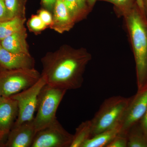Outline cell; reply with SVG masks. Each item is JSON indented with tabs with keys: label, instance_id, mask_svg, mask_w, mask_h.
Returning a JSON list of instances; mask_svg holds the SVG:
<instances>
[{
	"label": "cell",
	"instance_id": "cell-1",
	"mask_svg": "<svg viewBox=\"0 0 147 147\" xmlns=\"http://www.w3.org/2000/svg\"><path fill=\"white\" fill-rule=\"evenodd\" d=\"M91 59L84 48L64 45L42 58L41 75L51 86L67 91L78 89L83 85L84 73Z\"/></svg>",
	"mask_w": 147,
	"mask_h": 147
},
{
	"label": "cell",
	"instance_id": "cell-2",
	"mask_svg": "<svg viewBox=\"0 0 147 147\" xmlns=\"http://www.w3.org/2000/svg\"><path fill=\"white\" fill-rule=\"evenodd\" d=\"M123 14L136 63L137 91L147 87V24L146 18L140 12L137 4L121 12Z\"/></svg>",
	"mask_w": 147,
	"mask_h": 147
},
{
	"label": "cell",
	"instance_id": "cell-3",
	"mask_svg": "<svg viewBox=\"0 0 147 147\" xmlns=\"http://www.w3.org/2000/svg\"><path fill=\"white\" fill-rule=\"evenodd\" d=\"M130 97L116 96L105 99L91 119L92 137L120 125Z\"/></svg>",
	"mask_w": 147,
	"mask_h": 147
},
{
	"label": "cell",
	"instance_id": "cell-4",
	"mask_svg": "<svg viewBox=\"0 0 147 147\" xmlns=\"http://www.w3.org/2000/svg\"><path fill=\"white\" fill-rule=\"evenodd\" d=\"M66 92L47 84L42 88L38 96L36 115L33 120L36 132L57 119V110Z\"/></svg>",
	"mask_w": 147,
	"mask_h": 147
},
{
	"label": "cell",
	"instance_id": "cell-5",
	"mask_svg": "<svg viewBox=\"0 0 147 147\" xmlns=\"http://www.w3.org/2000/svg\"><path fill=\"white\" fill-rule=\"evenodd\" d=\"M41 77L35 69H8L0 67V91L10 97L31 86Z\"/></svg>",
	"mask_w": 147,
	"mask_h": 147
},
{
	"label": "cell",
	"instance_id": "cell-6",
	"mask_svg": "<svg viewBox=\"0 0 147 147\" xmlns=\"http://www.w3.org/2000/svg\"><path fill=\"white\" fill-rule=\"evenodd\" d=\"M46 84L45 78L41 75L39 80L31 86L11 96L17 101L18 108V117L13 126L34 119L38 96Z\"/></svg>",
	"mask_w": 147,
	"mask_h": 147
},
{
	"label": "cell",
	"instance_id": "cell-7",
	"mask_svg": "<svg viewBox=\"0 0 147 147\" xmlns=\"http://www.w3.org/2000/svg\"><path fill=\"white\" fill-rule=\"evenodd\" d=\"M73 137L56 119L37 131L31 147H70Z\"/></svg>",
	"mask_w": 147,
	"mask_h": 147
},
{
	"label": "cell",
	"instance_id": "cell-8",
	"mask_svg": "<svg viewBox=\"0 0 147 147\" xmlns=\"http://www.w3.org/2000/svg\"><path fill=\"white\" fill-rule=\"evenodd\" d=\"M147 108V87L142 90L137 91L136 94L130 97V101L121 121L119 133L127 136L129 129L142 119Z\"/></svg>",
	"mask_w": 147,
	"mask_h": 147
},
{
	"label": "cell",
	"instance_id": "cell-9",
	"mask_svg": "<svg viewBox=\"0 0 147 147\" xmlns=\"http://www.w3.org/2000/svg\"><path fill=\"white\" fill-rule=\"evenodd\" d=\"M34 120V119H33ZM33 120L13 126L8 134L7 140L2 146L30 147L36 134Z\"/></svg>",
	"mask_w": 147,
	"mask_h": 147
},
{
	"label": "cell",
	"instance_id": "cell-10",
	"mask_svg": "<svg viewBox=\"0 0 147 147\" xmlns=\"http://www.w3.org/2000/svg\"><path fill=\"white\" fill-rule=\"evenodd\" d=\"M17 101L11 97L2 96L0 98V131L4 136L8 134L18 117Z\"/></svg>",
	"mask_w": 147,
	"mask_h": 147
},
{
	"label": "cell",
	"instance_id": "cell-11",
	"mask_svg": "<svg viewBox=\"0 0 147 147\" xmlns=\"http://www.w3.org/2000/svg\"><path fill=\"white\" fill-rule=\"evenodd\" d=\"M35 61L30 55L9 52L0 47V67L8 69L34 68Z\"/></svg>",
	"mask_w": 147,
	"mask_h": 147
},
{
	"label": "cell",
	"instance_id": "cell-12",
	"mask_svg": "<svg viewBox=\"0 0 147 147\" xmlns=\"http://www.w3.org/2000/svg\"><path fill=\"white\" fill-rule=\"evenodd\" d=\"M53 20L50 26L51 29L60 34L70 30L75 23L63 0H56L53 11Z\"/></svg>",
	"mask_w": 147,
	"mask_h": 147
},
{
	"label": "cell",
	"instance_id": "cell-13",
	"mask_svg": "<svg viewBox=\"0 0 147 147\" xmlns=\"http://www.w3.org/2000/svg\"><path fill=\"white\" fill-rule=\"evenodd\" d=\"M26 29L24 28L1 40L2 47L9 52L30 55L27 41Z\"/></svg>",
	"mask_w": 147,
	"mask_h": 147
},
{
	"label": "cell",
	"instance_id": "cell-14",
	"mask_svg": "<svg viewBox=\"0 0 147 147\" xmlns=\"http://www.w3.org/2000/svg\"><path fill=\"white\" fill-rule=\"evenodd\" d=\"M121 129L120 125L96 134L90 138L82 147H106L112 139L119 134Z\"/></svg>",
	"mask_w": 147,
	"mask_h": 147
},
{
	"label": "cell",
	"instance_id": "cell-15",
	"mask_svg": "<svg viewBox=\"0 0 147 147\" xmlns=\"http://www.w3.org/2000/svg\"><path fill=\"white\" fill-rule=\"evenodd\" d=\"M25 17L16 16L0 22V40L21 30L25 28Z\"/></svg>",
	"mask_w": 147,
	"mask_h": 147
},
{
	"label": "cell",
	"instance_id": "cell-16",
	"mask_svg": "<svg viewBox=\"0 0 147 147\" xmlns=\"http://www.w3.org/2000/svg\"><path fill=\"white\" fill-rule=\"evenodd\" d=\"M92 133L91 120L83 122L76 129L70 147H82L87 140L91 138Z\"/></svg>",
	"mask_w": 147,
	"mask_h": 147
},
{
	"label": "cell",
	"instance_id": "cell-17",
	"mask_svg": "<svg viewBox=\"0 0 147 147\" xmlns=\"http://www.w3.org/2000/svg\"><path fill=\"white\" fill-rule=\"evenodd\" d=\"M127 137V147H147V137L139 122L129 129Z\"/></svg>",
	"mask_w": 147,
	"mask_h": 147
},
{
	"label": "cell",
	"instance_id": "cell-18",
	"mask_svg": "<svg viewBox=\"0 0 147 147\" xmlns=\"http://www.w3.org/2000/svg\"><path fill=\"white\" fill-rule=\"evenodd\" d=\"M9 19L25 17V7L23 0H4Z\"/></svg>",
	"mask_w": 147,
	"mask_h": 147
},
{
	"label": "cell",
	"instance_id": "cell-19",
	"mask_svg": "<svg viewBox=\"0 0 147 147\" xmlns=\"http://www.w3.org/2000/svg\"><path fill=\"white\" fill-rule=\"evenodd\" d=\"M72 18L76 21L82 13L78 0H63Z\"/></svg>",
	"mask_w": 147,
	"mask_h": 147
},
{
	"label": "cell",
	"instance_id": "cell-20",
	"mask_svg": "<svg viewBox=\"0 0 147 147\" xmlns=\"http://www.w3.org/2000/svg\"><path fill=\"white\" fill-rule=\"evenodd\" d=\"M102 1L111 3L120 12L128 10L137 4L136 0H100Z\"/></svg>",
	"mask_w": 147,
	"mask_h": 147
},
{
	"label": "cell",
	"instance_id": "cell-21",
	"mask_svg": "<svg viewBox=\"0 0 147 147\" xmlns=\"http://www.w3.org/2000/svg\"><path fill=\"white\" fill-rule=\"evenodd\" d=\"M28 26L31 30L35 32L42 31L47 27L38 15L32 16L28 22Z\"/></svg>",
	"mask_w": 147,
	"mask_h": 147
},
{
	"label": "cell",
	"instance_id": "cell-22",
	"mask_svg": "<svg viewBox=\"0 0 147 147\" xmlns=\"http://www.w3.org/2000/svg\"><path fill=\"white\" fill-rule=\"evenodd\" d=\"M106 147H127V136L119 133L112 139Z\"/></svg>",
	"mask_w": 147,
	"mask_h": 147
},
{
	"label": "cell",
	"instance_id": "cell-23",
	"mask_svg": "<svg viewBox=\"0 0 147 147\" xmlns=\"http://www.w3.org/2000/svg\"><path fill=\"white\" fill-rule=\"evenodd\" d=\"M38 15L47 26H50L52 24L53 22V16L49 11L46 9H41L39 10Z\"/></svg>",
	"mask_w": 147,
	"mask_h": 147
},
{
	"label": "cell",
	"instance_id": "cell-24",
	"mask_svg": "<svg viewBox=\"0 0 147 147\" xmlns=\"http://www.w3.org/2000/svg\"><path fill=\"white\" fill-rule=\"evenodd\" d=\"M8 13L4 0H0V22L9 20Z\"/></svg>",
	"mask_w": 147,
	"mask_h": 147
},
{
	"label": "cell",
	"instance_id": "cell-25",
	"mask_svg": "<svg viewBox=\"0 0 147 147\" xmlns=\"http://www.w3.org/2000/svg\"><path fill=\"white\" fill-rule=\"evenodd\" d=\"M41 1L45 9L50 11H53L56 0H41Z\"/></svg>",
	"mask_w": 147,
	"mask_h": 147
},
{
	"label": "cell",
	"instance_id": "cell-26",
	"mask_svg": "<svg viewBox=\"0 0 147 147\" xmlns=\"http://www.w3.org/2000/svg\"><path fill=\"white\" fill-rule=\"evenodd\" d=\"M139 122L140 126L147 137V108L144 115Z\"/></svg>",
	"mask_w": 147,
	"mask_h": 147
},
{
	"label": "cell",
	"instance_id": "cell-27",
	"mask_svg": "<svg viewBox=\"0 0 147 147\" xmlns=\"http://www.w3.org/2000/svg\"><path fill=\"white\" fill-rule=\"evenodd\" d=\"M136 1L137 6H138L140 12H141L143 16L146 17L143 0H136Z\"/></svg>",
	"mask_w": 147,
	"mask_h": 147
},
{
	"label": "cell",
	"instance_id": "cell-28",
	"mask_svg": "<svg viewBox=\"0 0 147 147\" xmlns=\"http://www.w3.org/2000/svg\"><path fill=\"white\" fill-rule=\"evenodd\" d=\"M78 2H79V7L82 12L85 11L87 9L86 0H78Z\"/></svg>",
	"mask_w": 147,
	"mask_h": 147
},
{
	"label": "cell",
	"instance_id": "cell-29",
	"mask_svg": "<svg viewBox=\"0 0 147 147\" xmlns=\"http://www.w3.org/2000/svg\"><path fill=\"white\" fill-rule=\"evenodd\" d=\"M97 0H86L87 4L90 8L92 9L94 5Z\"/></svg>",
	"mask_w": 147,
	"mask_h": 147
},
{
	"label": "cell",
	"instance_id": "cell-30",
	"mask_svg": "<svg viewBox=\"0 0 147 147\" xmlns=\"http://www.w3.org/2000/svg\"><path fill=\"white\" fill-rule=\"evenodd\" d=\"M144 2V7L145 14L146 18L147 16V0H143ZM147 20V18H146Z\"/></svg>",
	"mask_w": 147,
	"mask_h": 147
},
{
	"label": "cell",
	"instance_id": "cell-31",
	"mask_svg": "<svg viewBox=\"0 0 147 147\" xmlns=\"http://www.w3.org/2000/svg\"><path fill=\"white\" fill-rule=\"evenodd\" d=\"M4 137L5 136H4L3 134L0 131V142L3 140V137Z\"/></svg>",
	"mask_w": 147,
	"mask_h": 147
},
{
	"label": "cell",
	"instance_id": "cell-32",
	"mask_svg": "<svg viewBox=\"0 0 147 147\" xmlns=\"http://www.w3.org/2000/svg\"><path fill=\"white\" fill-rule=\"evenodd\" d=\"M1 96H1V91H0V98H1Z\"/></svg>",
	"mask_w": 147,
	"mask_h": 147
},
{
	"label": "cell",
	"instance_id": "cell-33",
	"mask_svg": "<svg viewBox=\"0 0 147 147\" xmlns=\"http://www.w3.org/2000/svg\"><path fill=\"white\" fill-rule=\"evenodd\" d=\"M1 47V40H0V47Z\"/></svg>",
	"mask_w": 147,
	"mask_h": 147
},
{
	"label": "cell",
	"instance_id": "cell-34",
	"mask_svg": "<svg viewBox=\"0 0 147 147\" xmlns=\"http://www.w3.org/2000/svg\"><path fill=\"white\" fill-rule=\"evenodd\" d=\"M146 22H147V20L146 19Z\"/></svg>",
	"mask_w": 147,
	"mask_h": 147
}]
</instances>
